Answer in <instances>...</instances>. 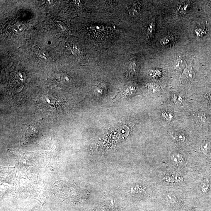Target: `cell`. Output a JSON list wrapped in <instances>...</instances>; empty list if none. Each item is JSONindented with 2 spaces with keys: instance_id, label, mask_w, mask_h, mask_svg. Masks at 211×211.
Wrapping results in <instances>:
<instances>
[{
  "instance_id": "6da1fadb",
  "label": "cell",
  "mask_w": 211,
  "mask_h": 211,
  "mask_svg": "<svg viewBox=\"0 0 211 211\" xmlns=\"http://www.w3.org/2000/svg\"><path fill=\"white\" fill-rule=\"evenodd\" d=\"M55 191L60 199L67 202H74L79 201L81 198L80 194L77 193V190L74 185L66 182L58 181L55 183Z\"/></svg>"
},
{
  "instance_id": "7a4b0ae2",
  "label": "cell",
  "mask_w": 211,
  "mask_h": 211,
  "mask_svg": "<svg viewBox=\"0 0 211 211\" xmlns=\"http://www.w3.org/2000/svg\"><path fill=\"white\" fill-rule=\"evenodd\" d=\"M186 62L181 55H178L176 57L173 63V67L177 71H181L185 68Z\"/></svg>"
},
{
  "instance_id": "3957f363",
  "label": "cell",
  "mask_w": 211,
  "mask_h": 211,
  "mask_svg": "<svg viewBox=\"0 0 211 211\" xmlns=\"http://www.w3.org/2000/svg\"><path fill=\"white\" fill-rule=\"evenodd\" d=\"M21 24L18 22L15 21H9L6 25L7 29H8L9 32L12 33H17L21 32L22 30V27H21Z\"/></svg>"
},
{
  "instance_id": "277c9868",
  "label": "cell",
  "mask_w": 211,
  "mask_h": 211,
  "mask_svg": "<svg viewBox=\"0 0 211 211\" xmlns=\"http://www.w3.org/2000/svg\"><path fill=\"white\" fill-rule=\"evenodd\" d=\"M195 73L194 70L191 66H188L184 69L182 77L186 81H190L194 78Z\"/></svg>"
},
{
  "instance_id": "5b68a950",
  "label": "cell",
  "mask_w": 211,
  "mask_h": 211,
  "mask_svg": "<svg viewBox=\"0 0 211 211\" xmlns=\"http://www.w3.org/2000/svg\"><path fill=\"white\" fill-rule=\"evenodd\" d=\"M66 47L68 51L74 56H76L81 54L80 48L76 43L73 42H69L67 43Z\"/></svg>"
},
{
  "instance_id": "8992f818",
  "label": "cell",
  "mask_w": 211,
  "mask_h": 211,
  "mask_svg": "<svg viewBox=\"0 0 211 211\" xmlns=\"http://www.w3.org/2000/svg\"><path fill=\"white\" fill-rule=\"evenodd\" d=\"M171 159L173 164L178 166H183L185 165V160L180 154L178 153L173 154L171 155Z\"/></svg>"
},
{
  "instance_id": "52a82bcc",
  "label": "cell",
  "mask_w": 211,
  "mask_h": 211,
  "mask_svg": "<svg viewBox=\"0 0 211 211\" xmlns=\"http://www.w3.org/2000/svg\"><path fill=\"white\" fill-rule=\"evenodd\" d=\"M156 18L154 17L148 26L147 35L149 38H152L155 33Z\"/></svg>"
},
{
  "instance_id": "ba28073f",
  "label": "cell",
  "mask_w": 211,
  "mask_h": 211,
  "mask_svg": "<svg viewBox=\"0 0 211 211\" xmlns=\"http://www.w3.org/2000/svg\"><path fill=\"white\" fill-rule=\"evenodd\" d=\"M197 121L200 125L206 126L210 123V118L207 115L203 112H200L197 116Z\"/></svg>"
},
{
  "instance_id": "9c48e42d",
  "label": "cell",
  "mask_w": 211,
  "mask_h": 211,
  "mask_svg": "<svg viewBox=\"0 0 211 211\" xmlns=\"http://www.w3.org/2000/svg\"><path fill=\"white\" fill-rule=\"evenodd\" d=\"M57 81L63 85H66L70 82V76L64 73H61L57 74L56 76Z\"/></svg>"
},
{
  "instance_id": "30bf717a",
  "label": "cell",
  "mask_w": 211,
  "mask_h": 211,
  "mask_svg": "<svg viewBox=\"0 0 211 211\" xmlns=\"http://www.w3.org/2000/svg\"><path fill=\"white\" fill-rule=\"evenodd\" d=\"M211 145L210 143L207 141H205L200 146V149L202 152L205 155L207 154L211 149Z\"/></svg>"
},
{
  "instance_id": "8fae6325",
  "label": "cell",
  "mask_w": 211,
  "mask_h": 211,
  "mask_svg": "<svg viewBox=\"0 0 211 211\" xmlns=\"http://www.w3.org/2000/svg\"><path fill=\"white\" fill-rule=\"evenodd\" d=\"M190 7V4L186 2L183 3L179 6L178 11L179 13L183 14L187 11Z\"/></svg>"
},
{
  "instance_id": "7c38bea8",
  "label": "cell",
  "mask_w": 211,
  "mask_h": 211,
  "mask_svg": "<svg viewBox=\"0 0 211 211\" xmlns=\"http://www.w3.org/2000/svg\"><path fill=\"white\" fill-rule=\"evenodd\" d=\"M139 4L136 3L129 8V11L131 15H134L138 13L139 10Z\"/></svg>"
},
{
  "instance_id": "4fadbf2b",
  "label": "cell",
  "mask_w": 211,
  "mask_h": 211,
  "mask_svg": "<svg viewBox=\"0 0 211 211\" xmlns=\"http://www.w3.org/2000/svg\"><path fill=\"white\" fill-rule=\"evenodd\" d=\"M162 117L165 120L167 121H171L173 118V115L170 111H165L162 112Z\"/></svg>"
},
{
  "instance_id": "5bb4252c",
  "label": "cell",
  "mask_w": 211,
  "mask_h": 211,
  "mask_svg": "<svg viewBox=\"0 0 211 211\" xmlns=\"http://www.w3.org/2000/svg\"><path fill=\"white\" fill-rule=\"evenodd\" d=\"M174 137L178 141L183 142L185 140V137L184 135L181 132H176L175 133Z\"/></svg>"
},
{
  "instance_id": "9a60e30c",
  "label": "cell",
  "mask_w": 211,
  "mask_h": 211,
  "mask_svg": "<svg viewBox=\"0 0 211 211\" xmlns=\"http://www.w3.org/2000/svg\"><path fill=\"white\" fill-rule=\"evenodd\" d=\"M149 90L152 93L155 94H159L161 92V90L159 86L156 85L151 86L149 87Z\"/></svg>"
},
{
  "instance_id": "2e32d148",
  "label": "cell",
  "mask_w": 211,
  "mask_h": 211,
  "mask_svg": "<svg viewBox=\"0 0 211 211\" xmlns=\"http://www.w3.org/2000/svg\"><path fill=\"white\" fill-rule=\"evenodd\" d=\"M172 101L177 104H179L182 103L183 99L181 96L178 95H174L172 97Z\"/></svg>"
},
{
  "instance_id": "e0dca14e",
  "label": "cell",
  "mask_w": 211,
  "mask_h": 211,
  "mask_svg": "<svg viewBox=\"0 0 211 211\" xmlns=\"http://www.w3.org/2000/svg\"><path fill=\"white\" fill-rule=\"evenodd\" d=\"M171 41H172V38L170 36H168L162 39L160 41V43L163 46L166 45L171 43Z\"/></svg>"
},
{
  "instance_id": "ac0fdd59",
  "label": "cell",
  "mask_w": 211,
  "mask_h": 211,
  "mask_svg": "<svg viewBox=\"0 0 211 211\" xmlns=\"http://www.w3.org/2000/svg\"><path fill=\"white\" fill-rule=\"evenodd\" d=\"M136 64L135 61L134 60H131L130 64V69L131 72H134L135 71Z\"/></svg>"
},
{
  "instance_id": "d6986e66",
  "label": "cell",
  "mask_w": 211,
  "mask_h": 211,
  "mask_svg": "<svg viewBox=\"0 0 211 211\" xmlns=\"http://www.w3.org/2000/svg\"><path fill=\"white\" fill-rule=\"evenodd\" d=\"M209 188V185L208 184L205 183L203 185L202 187V191L203 192H206L207 190Z\"/></svg>"
},
{
  "instance_id": "ffe728a7",
  "label": "cell",
  "mask_w": 211,
  "mask_h": 211,
  "mask_svg": "<svg viewBox=\"0 0 211 211\" xmlns=\"http://www.w3.org/2000/svg\"><path fill=\"white\" fill-rule=\"evenodd\" d=\"M207 98L209 101L211 103V93L207 95Z\"/></svg>"
},
{
  "instance_id": "44dd1931",
  "label": "cell",
  "mask_w": 211,
  "mask_h": 211,
  "mask_svg": "<svg viewBox=\"0 0 211 211\" xmlns=\"http://www.w3.org/2000/svg\"><path fill=\"white\" fill-rule=\"evenodd\" d=\"M32 211H40L38 210H37V209H35V210H32Z\"/></svg>"
}]
</instances>
